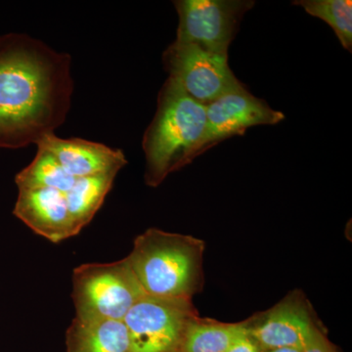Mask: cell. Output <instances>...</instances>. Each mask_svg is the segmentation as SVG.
Returning a JSON list of instances; mask_svg holds the SVG:
<instances>
[{
  "label": "cell",
  "mask_w": 352,
  "mask_h": 352,
  "mask_svg": "<svg viewBox=\"0 0 352 352\" xmlns=\"http://www.w3.org/2000/svg\"><path fill=\"white\" fill-rule=\"evenodd\" d=\"M72 58L24 34L0 36V148L19 149L55 133L74 94Z\"/></svg>",
  "instance_id": "6da1fadb"
},
{
  "label": "cell",
  "mask_w": 352,
  "mask_h": 352,
  "mask_svg": "<svg viewBox=\"0 0 352 352\" xmlns=\"http://www.w3.org/2000/svg\"><path fill=\"white\" fill-rule=\"evenodd\" d=\"M207 131L206 106L168 78L157 95L156 113L143 136L146 184L159 186L170 173L207 151Z\"/></svg>",
  "instance_id": "7a4b0ae2"
},
{
  "label": "cell",
  "mask_w": 352,
  "mask_h": 352,
  "mask_svg": "<svg viewBox=\"0 0 352 352\" xmlns=\"http://www.w3.org/2000/svg\"><path fill=\"white\" fill-rule=\"evenodd\" d=\"M205 248L193 236L150 228L126 258L146 295L192 300L203 289Z\"/></svg>",
  "instance_id": "3957f363"
},
{
  "label": "cell",
  "mask_w": 352,
  "mask_h": 352,
  "mask_svg": "<svg viewBox=\"0 0 352 352\" xmlns=\"http://www.w3.org/2000/svg\"><path fill=\"white\" fill-rule=\"evenodd\" d=\"M129 258L111 263H87L73 272L76 318L82 321H124L145 296Z\"/></svg>",
  "instance_id": "277c9868"
},
{
  "label": "cell",
  "mask_w": 352,
  "mask_h": 352,
  "mask_svg": "<svg viewBox=\"0 0 352 352\" xmlns=\"http://www.w3.org/2000/svg\"><path fill=\"white\" fill-rule=\"evenodd\" d=\"M164 69L190 97L208 105L245 88L228 65V55L193 43L173 41L163 54Z\"/></svg>",
  "instance_id": "5b68a950"
},
{
  "label": "cell",
  "mask_w": 352,
  "mask_h": 352,
  "mask_svg": "<svg viewBox=\"0 0 352 352\" xmlns=\"http://www.w3.org/2000/svg\"><path fill=\"white\" fill-rule=\"evenodd\" d=\"M197 315L190 298L143 296L124 319L131 352H178L187 325Z\"/></svg>",
  "instance_id": "8992f818"
},
{
  "label": "cell",
  "mask_w": 352,
  "mask_h": 352,
  "mask_svg": "<svg viewBox=\"0 0 352 352\" xmlns=\"http://www.w3.org/2000/svg\"><path fill=\"white\" fill-rule=\"evenodd\" d=\"M256 2L252 0H178L176 41L193 43L228 55L229 45L241 21Z\"/></svg>",
  "instance_id": "52a82bcc"
},
{
  "label": "cell",
  "mask_w": 352,
  "mask_h": 352,
  "mask_svg": "<svg viewBox=\"0 0 352 352\" xmlns=\"http://www.w3.org/2000/svg\"><path fill=\"white\" fill-rule=\"evenodd\" d=\"M245 323L248 333L263 352L282 347L302 349L315 329L320 327L311 305L300 291L292 292Z\"/></svg>",
  "instance_id": "ba28073f"
},
{
  "label": "cell",
  "mask_w": 352,
  "mask_h": 352,
  "mask_svg": "<svg viewBox=\"0 0 352 352\" xmlns=\"http://www.w3.org/2000/svg\"><path fill=\"white\" fill-rule=\"evenodd\" d=\"M208 131L207 151L221 141L244 135L248 129L256 126H273L285 119L284 113L272 108L247 88L222 95L206 105Z\"/></svg>",
  "instance_id": "9c48e42d"
},
{
  "label": "cell",
  "mask_w": 352,
  "mask_h": 352,
  "mask_svg": "<svg viewBox=\"0 0 352 352\" xmlns=\"http://www.w3.org/2000/svg\"><path fill=\"white\" fill-rule=\"evenodd\" d=\"M36 145L52 154L64 170L75 178L118 173L127 164L122 150L82 138L63 139L51 133Z\"/></svg>",
  "instance_id": "30bf717a"
},
{
  "label": "cell",
  "mask_w": 352,
  "mask_h": 352,
  "mask_svg": "<svg viewBox=\"0 0 352 352\" xmlns=\"http://www.w3.org/2000/svg\"><path fill=\"white\" fill-rule=\"evenodd\" d=\"M13 214L34 233L52 243L76 236L66 196L50 188L18 189Z\"/></svg>",
  "instance_id": "8fae6325"
},
{
  "label": "cell",
  "mask_w": 352,
  "mask_h": 352,
  "mask_svg": "<svg viewBox=\"0 0 352 352\" xmlns=\"http://www.w3.org/2000/svg\"><path fill=\"white\" fill-rule=\"evenodd\" d=\"M67 352H131L124 321L74 319L66 335Z\"/></svg>",
  "instance_id": "7c38bea8"
},
{
  "label": "cell",
  "mask_w": 352,
  "mask_h": 352,
  "mask_svg": "<svg viewBox=\"0 0 352 352\" xmlns=\"http://www.w3.org/2000/svg\"><path fill=\"white\" fill-rule=\"evenodd\" d=\"M245 331V320L226 323L197 315L187 325L178 352H226Z\"/></svg>",
  "instance_id": "4fadbf2b"
},
{
  "label": "cell",
  "mask_w": 352,
  "mask_h": 352,
  "mask_svg": "<svg viewBox=\"0 0 352 352\" xmlns=\"http://www.w3.org/2000/svg\"><path fill=\"white\" fill-rule=\"evenodd\" d=\"M117 175V173H109L76 178L74 186L65 194L76 235L98 212L112 189Z\"/></svg>",
  "instance_id": "5bb4252c"
},
{
  "label": "cell",
  "mask_w": 352,
  "mask_h": 352,
  "mask_svg": "<svg viewBox=\"0 0 352 352\" xmlns=\"http://www.w3.org/2000/svg\"><path fill=\"white\" fill-rule=\"evenodd\" d=\"M76 180L64 170L52 154L41 148H38L32 163L15 177L18 189L50 188L64 194L72 189Z\"/></svg>",
  "instance_id": "9a60e30c"
},
{
  "label": "cell",
  "mask_w": 352,
  "mask_h": 352,
  "mask_svg": "<svg viewBox=\"0 0 352 352\" xmlns=\"http://www.w3.org/2000/svg\"><path fill=\"white\" fill-rule=\"evenodd\" d=\"M294 6H300L307 14L327 23L342 47L352 50V2L351 0H298Z\"/></svg>",
  "instance_id": "2e32d148"
},
{
  "label": "cell",
  "mask_w": 352,
  "mask_h": 352,
  "mask_svg": "<svg viewBox=\"0 0 352 352\" xmlns=\"http://www.w3.org/2000/svg\"><path fill=\"white\" fill-rule=\"evenodd\" d=\"M337 346L328 339L325 331L321 327L315 329L309 340L302 347V352H335Z\"/></svg>",
  "instance_id": "e0dca14e"
},
{
  "label": "cell",
  "mask_w": 352,
  "mask_h": 352,
  "mask_svg": "<svg viewBox=\"0 0 352 352\" xmlns=\"http://www.w3.org/2000/svg\"><path fill=\"white\" fill-rule=\"evenodd\" d=\"M226 352H263L251 336L245 331Z\"/></svg>",
  "instance_id": "ac0fdd59"
},
{
  "label": "cell",
  "mask_w": 352,
  "mask_h": 352,
  "mask_svg": "<svg viewBox=\"0 0 352 352\" xmlns=\"http://www.w3.org/2000/svg\"><path fill=\"white\" fill-rule=\"evenodd\" d=\"M302 349L300 347H282V349H270L263 352H302Z\"/></svg>",
  "instance_id": "d6986e66"
},
{
  "label": "cell",
  "mask_w": 352,
  "mask_h": 352,
  "mask_svg": "<svg viewBox=\"0 0 352 352\" xmlns=\"http://www.w3.org/2000/svg\"><path fill=\"white\" fill-rule=\"evenodd\" d=\"M335 352H340V351H339V349H338V347H337V349H336Z\"/></svg>",
  "instance_id": "ffe728a7"
}]
</instances>
